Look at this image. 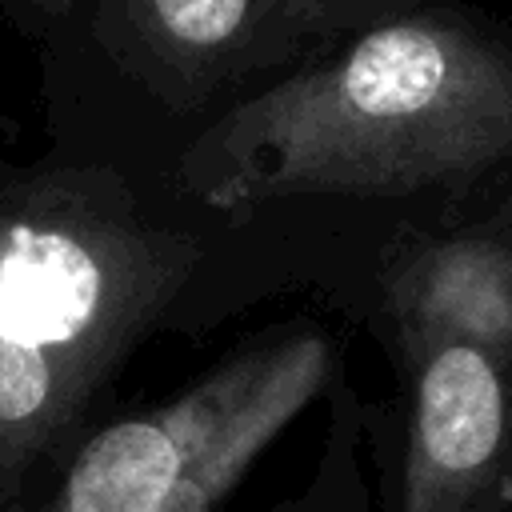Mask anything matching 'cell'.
Masks as SVG:
<instances>
[{
    "instance_id": "6da1fadb",
    "label": "cell",
    "mask_w": 512,
    "mask_h": 512,
    "mask_svg": "<svg viewBox=\"0 0 512 512\" xmlns=\"http://www.w3.org/2000/svg\"><path fill=\"white\" fill-rule=\"evenodd\" d=\"M512 164V36L428 4L256 88L180 156L220 212L464 188Z\"/></svg>"
},
{
    "instance_id": "52a82bcc",
    "label": "cell",
    "mask_w": 512,
    "mask_h": 512,
    "mask_svg": "<svg viewBox=\"0 0 512 512\" xmlns=\"http://www.w3.org/2000/svg\"><path fill=\"white\" fill-rule=\"evenodd\" d=\"M80 0H0V8L20 20V24H32V28H48V24H60L72 16Z\"/></svg>"
},
{
    "instance_id": "7a4b0ae2",
    "label": "cell",
    "mask_w": 512,
    "mask_h": 512,
    "mask_svg": "<svg viewBox=\"0 0 512 512\" xmlns=\"http://www.w3.org/2000/svg\"><path fill=\"white\" fill-rule=\"evenodd\" d=\"M200 256L112 172L0 180V504L68 440Z\"/></svg>"
},
{
    "instance_id": "277c9868",
    "label": "cell",
    "mask_w": 512,
    "mask_h": 512,
    "mask_svg": "<svg viewBox=\"0 0 512 512\" xmlns=\"http://www.w3.org/2000/svg\"><path fill=\"white\" fill-rule=\"evenodd\" d=\"M428 4L436 0H92V36L156 104L188 116Z\"/></svg>"
},
{
    "instance_id": "3957f363",
    "label": "cell",
    "mask_w": 512,
    "mask_h": 512,
    "mask_svg": "<svg viewBox=\"0 0 512 512\" xmlns=\"http://www.w3.org/2000/svg\"><path fill=\"white\" fill-rule=\"evenodd\" d=\"M328 372L316 328L260 340L168 404L100 428L36 512H216Z\"/></svg>"
},
{
    "instance_id": "8992f818",
    "label": "cell",
    "mask_w": 512,
    "mask_h": 512,
    "mask_svg": "<svg viewBox=\"0 0 512 512\" xmlns=\"http://www.w3.org/2000/svg\"><path fill=\"white\" fill-rule=\"evenodd\" d=\"M404 336L460 340L512 360V232L468 228L420 244L388 272Z\"/></svg>"
},
{
    "instance_id": "5b68a950",
    "label": "cell",
    "mask_w": 512,
    "mask_h": 512,
    "mask_svg": "<svg viewBox=\"0 0 512 512\" xmlns=\"http://www.w3.org/2000/svg\"><path fill=\"white\" fill-rule=\"evenodd\" d=\"M412 356L396 512H500L512 476V360L404 336Z\"/></svg>"
}]
</instances>
